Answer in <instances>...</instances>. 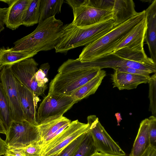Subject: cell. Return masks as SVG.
<instances>
[{
    "label": "cell",
    "instance_id": "cell-1",
    "mask_svg": "<svg viewBox=\"0 0 156 156\" xmlns=\"http://www.w3.org/2000/svg\"><path fill=\"white\" fill-rule=\"evenodd\" d=\"M145 17V10L138 12L98 40L86 46L78 58L82 62H90L114 52L132 29Z\"/></svg>",
    "mask_w": 156,
    "mask_h": 156
},
{
    "label": "cell",
    "instance_id": "cell-2",
    "mask_svg": "<svg viewBox=\"0 0 156 156\" xmlns=\"http://www.w3.org/2000/svg\"><path fill=\"white\" fill-rule=\"evenodd\" d=\"M63 23L55 16L39 23L35 29L14 43V51H25L37 54L55 49L60 38Z\"/></svg>",
    "mask_w": 156,
    "mask_h": 156
},
{
    "label": "cell",
    "instance_id": "cell-3",
    "mask_svg": "<svg viewBox=\"0 0 156 156\" xmlns=\"http://www.w3.org/2000/svg\"><path fill=\"white\" fill-rule=\"evenodd\" d=\"M112 19L92 25L78 27L72 23L63 25L56 53L66 54L69 50L86 46L98 40L115 27Z\"/></svg>",
    "mask_w": 156,
    "mask_h": 156
},
{
    "label": "cell",
    "instance_id": "cell-4",
    "mask_svg": "<svg viewBox=\"0 0 156 156\" xmlns=\"http://www.w3.org/2000/svg\"><path fill=\"white\" fill-rule=\"evenodd\" d=\"M73 9L72 23L82 27L94 25L112 19V10L101 8L98 0H66Z\"/></svg>",
    "mask_w": 156,
    "mask_h": 156
},
{
    "label": "cell",
    "instance_id": "cell-5",
    "mask_svg": "<svg viewBox=\"0 0 156 156\" xmlns=\"http://www.w3.org/2000/svg\"><path fill=\"white\" fill-rule=\"evenodd\" d=\"M101 70L92 68L63 73H58L49 83L48 94L70 96L98 75Z\"/></svg>",
    "mask_w": 156,
    "mask_h": 156
},
{
    "label": "cell",
    "instance_id": "cell-6",
    "mask_svg": "<svg viewBox=\"0 0 156 156\" xmlns=\"http://www.w3.org/2000/svg\"><path fill=\"white\" fill-rule=\"evenodd\" d=\"M77 102L71 96L48 94L38 108L36 120L38 125L61 117Z\"/></svg>",
    "mask_w": 156,
    "mask_h": 156
},
{
    "label": "cell",
    "instance_id": "cell-7",
    "mask_svg": "<svg viewBox=\"0 0 156 156\" xmlns=\"http://www.w3.org/2000/svg\"><path fill=\"white\" fill-rule=\"evenodd\" d=\"M6 136L9 149L23 147L36 142L40 144L41 140L38 126L25 119L13 121Z\"/></svg>",
    "mask_w": 156,
    "mask_h": 156
},
{
    "label": "cell",
    "instance_id": "cell-8",
    "mask_svg": "<svg viewBox=\"0 0 156 156\" xmlns=\"http://www.w3.org/2000/svg\"><path fill=\"white\" fill-rule=\"evenodd\" d=\"M89 130L87 124L73 121L61 133L43 146L41 156L57 155L76 138Z\"/></svg>",
    "mask_w": 156,
    "mask_h": 156
},
{
    "label": "cell",
    "instance_id": "cell-9",
    "mask_svg": "<svg viewBox=\"0 0 156 156\" xmlns=\"http://www.w3.org/2000/svg\"><path fill=\"white\" fill-rule=\"evenodd\" d=\"M89 131L97 151L115 156H126V153L113 140L94 115L87 117Z\"/></svg>",
    "mask_w": 156,
    "mask_h": 156
},
{
    "label": "cell",
    "instance_id": "cell-10",
    "mask_svg": "<svg viewBox=\"0 0 156 156\" xmlns=\"http://www.w3.org/2000/svg\"><path fill=\"white\" fill-rule=\"evenodd\" d=\"M38 66L37 63L31 58L11 65L12 72L17 80L37 97L44 94L47 88L41 86L36 80Z\"/></svg>",
    "mask_w": 156,
    "mask_h": 156
},
{
    "label": "cell",
    "instance_id": "cell-11",
    "mask_svg": "<svg viewBox=\"0 0 156 156\" xmlns=\"http://www.w3.org/2000/svg\"><path fill=\"white\" fill-rule=\"evenodd\" d=\"M0 70L1 82L9 103L13 120H24L19 98L18 81L12 72L11 65L4 66Z\"/></svg>",
    "mask_w": 156,
    "mask_h": 156
},
{
    "label": "cell",
    "instance_id": "cell-12",
    "mask_svg": "<svg viewBox=\"0 0 156 156\" xmlns=\"http://www.w3.org/2000/svg\"><path fill=\"white\" fill-rule=\"evenodd\" d=\"M18 87L20 103L24 119L38 126L36 115L39 98L18 81Z\"/></svg>",
    "mask_w": 156,
    "mask_h": 156
},
{
    "label": "cell",
    "instance_id": "cell-13",
    "mask_svg": "<svg viewBox=\"0 0 156 156\" xmlns=\"http://www.w3.org/2000/svg\"><path fill=\"white\" fill-rule=\"evenodd\" d=\"M145 11L147 27L144 40L148 47L150 58L156 63V0Z\"/></svg>",
    "mask_w": 156,
    "mask_h": 156
},
{
    "label": "cell",
    "instance_id": "cell-14",
    "mask_svg": "<svg viewBox=\"0 0 156 156\" xmlns=\"http://www.w3.org/2000/svg\"><path fill=\"white\" fill-rule=\"evenodd\" d=\"M146 27L145 16L132 29L125 39L116 47L114 52L124 48L137 51H144V43Z\"/></svg>",
    "mask_w": 156,
    "mask_h": 156
},
{
    "label": "cell",
    "instance_id": "cell-15",
    "mask_svg": "<svg viewBox=\"0 0 156 156\" xmlns=\"http://www.w3.org/2000/svg\"><path fill=\"white\" fill-rule=\"evenodd\" d=\"M71 122L66 117H61L39 125L41 140L42 146L47 144L66 128Z\"/></svg>",
    "mask_w": 156,
    "mask_h": 156
},
{
    "label": "cell",
    "instance_id": "cell-16",
    "mask_svg": "<svg viewBox=\"0 0 156 156\" xmlns=\"http://www.w3.org/2000/svg\"><path fill=\"white\" fill-rule=\"evenodd\" d=\"M111 77L113 87L119 90L135 89L140 84L147 83L150 77L116 70Z\"/></svg>",
    "mask_w": 156,
    "mask_h": 156
},
{
    "label": "cell",
    "instance_id": "cell-17",
    "mask_svg": "<svg viewBox=\"0 0 156 156\" xmlns=\"http://www.w3.org/2000/svg\"><path fill=\"white\" fill-rule=\"evenodd\" d=\"M31 0H15L8 7L5 20L7 27L14 30L22 25L24 13Z\"/></svg>",
    "mask_w": 156,
    "mask_h": 156
},
{
    "label": "cell",
    "instance_id": "cell-18",
    "mask_svg": "<svg viewBox=\"0 0 156 156\" xmlns=\"http://www.w3.org/2000/svg\"><path fill=\"white\" fill-rule=\"evenodd\" d=\"M112 19L115 27L137 14L132 0H114Z\"/></svg>",
    "mask_w": 156,
    "mask_h": 156
},
{
    "label": "cell",
    "instance_id": "cell-19",
    "mask_svg": "<svg viewBox=\"0 0 156 156\" xmlns=\"http://www.w3.org/2000/svg\"><path fill=\"white\" fill-rule=\"evenodd\" d=\"M148 118L140 123L138 133L129 156H141L150 146Z\"/></svg>",
    "mask_w": 156,
    "mask_h": 156
},
{
    "label": "cell",
    "instance_id": "cell-20",
    "mask_svg": "<svg viewBox=\"0 0 156 156\" xmlns=\"http://www.w3.org/2000/svg\"><path fill=\"white\" fill-rule=\"evenodd\" d=\"M106 75L105 71L101 69L98 75L76 90L70 96L77 102L94 94Z\"/></svg>",
    "mask_w": 156,
    "mask_h": 156
},
{
    "label": "cell",
    "instance_id": "cell-21",
    "mask_svg": "<svg viewBox=\"0 0 156 156\" xmlns=\"http://www.w3.org/2000/svg\"><path fill=\"white\" fill-rule=\"evenodd\" d=\"M37 54L25 51H14L12 48H0V69L4 66L31 58Z\"/></svg>",
    "mask_w": 156,
    "mask_h": 156
},
{
    "label": "cell",
    "instance_id": "cell-22",
    "mask_svg": "<svg viewBox=\"0 0 156 156\" xmlns=\"http://www.w3.org/2000/svg\"><path fill=\"white\" fill-rule=\"evenodd\" d=\"M64 2L63 0H41L39 22L60 12Z\"/></svg>",
    "mask_w": 156,
    "mask_h": 156
},
{
    "label": "cell",
    "instance_id": "cell-23",
    "mask_svg": "<svg viewBox=\"0 0 156 156\" xmlns=\"http://www.w3.org/2000/svg\"><path fill=\"white\" fill-rule=\"evenodd\" d=\"M0 119L7 131L13 120L9 102L0 82Z\"/></svg>",
    "mask_w": 156,
    "mask_h": 156
},
{
    "label": "cell",
    "instance_id": "cell-24",
    "mask_svg": "<svg viewBox=\"0 0 156 156\" xmlns=\"http://www.w3.org/2000/svg\"><path fill=\"white\" fill-rule=\"evenodd\" d=\"M41 0H31L23 16L22 25L26 27L34 25L39 22Z\"/></svg>",
    "mask_w": 156,
    "mask_h": 156
},
{
    "label": "cell",
    "instance_id": "cell-25",
    "mask_svg": "<svg viewBox=\"0 0 156 156\" xmlns=\"http://www.w3.org/2000/svg\"><path fill=\"white\" fill-rule=\"evenodd\" d=\"M96 151L92 138L88 130L73 156H91Z\"/></svg>",
    "mask_w": 156,
    "mask_h": 156
},
{
    "label": "cell",
    "instance_id": "cell-26",
    "mask_svg": "<svg viewBox=\"0 0 156 156\" xmlns=\"http://www.w3.org/2000/svg\"><path fill=\"white\" fill-rule=\"evenodd\" d=\"M149 85V98L150 101L149 109L153 115H156V74L150 77L148 82Z\"/></svg>",
    "mask_w": 156,
    "mask_h": 156
},
{
    "label": "cell",
    "instance_id": "cell-27",
    "mask_svg": "<svg viewBox=\"0 0 156 156\" xmlns=\"http://www.w3.org/2000/svg\"><path fill=\"white\" fill-rule=\"evenodd\" d=\"M87 132L83 134L73 140L59 153L58 156H73Z\"/></svg>",
    "mask_w": 156,
    "mask_h": 156
},
{
    "label": "cell",
    "instance_id": "cell-28",
    "mask_svg": "<svg viewBox=\"0 0 156 156\" xmlns=\"http://www.w3.org/2000/svg\"><path fill=\"white\" fill-rule=\"evenodd\" d=\"M42 147V145L36 142L20 149L25 156H41Z\"/></svg>",
    "mask_w": 156,
    "mask_h": 156
},
{
    "label": "cell",
    "instance_id": "cell-29",
    "mask_svg": "<svg viewBox=\"0 0 156 156\" xmlns=\"http://www.w3.org/2000/svg\"><path fill=\"white\" fill-rule=\"evenodd\" d=\"M150 146L156 148V117L152 115L148 118Z\"/></svg>",
    "mask_w": 156,
    "mask_h": 156
},
{
    "label": "cell",
    "instance_id": "cell-30",
    "mask_svg": "<svg viewBox=\"0 0 156 156\" xmlns=\"http://www.w3.org/2000/svg\"><path fill=\"white\" fill-rule=\"evenodd\" d=\"M115 70L148 77H150V74H151L146 71L127 67H119L116 68Z\"/></svg>",
    "mask_w": 156,
    "mask_h": 156
},
{
    "label": "cell",
    "instance_id": "cell-31",
    "mask_svg": "<svg viewBox=\"0 0 156 156\" xmlns=\"http://www.w3.org/2000/svg\"><path fill=\"white\" fill-rule=\"evenodd\" d=\"M35 78L37 82L42 87H47L46 83L48 82L47 76L40 69L36 73Z\"/></svg>",
    "mask_w": 156,
    "mask_h": 156
},
{
    "label": "cell",
    "instance_id": "cell-32",
    "mask_svg": "<svg viewBox=\"0 0 156 156\" xmlns=\"http://www.w3.org/2000/svg\"><path fill=\"white\" fill-rule=\"evenodd\" d=\"M8 9V8L0 9V33L4 29L5 20Z\"/></svg>",
    "mask_w": 156,
    "mask_h": 156
},
{
    "label": "cell",
    "instance_id": "cell-33",
    "mask_svg": "<svg viewBox=\"0 0 156 156\" xmlns=\"http://www.w3.org/2000/svg\"><path fill=\"white\" fill-rule=\"evenodd\" d=\"M5 156H25L20 148L8 149Z\"/></svg>",
    "mask_w": 156,
    "mask_h": 156
},
{
    "label": "cell",
    "instance_id": "cell-34",
    "mask_svg": "<svg viewBox=\"0 0 156 156\" xmlns=\"http://www.w3.org/2000/svg\"><path fill=\"white\" fill-rule=\"evenodd\" d=\"M9 149L5 141L0 137V156L5 155Z\"/></svg>",
    "mask_w": 156,
    "mask_h": 156
},
{
    "label": "cell",
    "instance_id": "cell-35",
    "mask_svg": "<svg viewBox=\"0 0 156 156\" xmlns=\"http://www.w3.org/2000/svg\"><path fill=\"white\" fill-rule=\"evenodd\" d=\"M141 156H156V148L150 146Z\"/></svg>",
    "mask_w": 156,
    "mask_h": 156
},
{
    "label": "cell",
    "instance_id": "cell-36",
    "mask_svg": "<svg viewBox=\"0 0 156 156\" xmlns=\"http://www.w3.org/2000/svg\"><path fill=\"white\" fill-rule=\"evenodd\" d=\"M39 69H41L47 76L49 70L50 69V66L48 63H46L41 64Z\"/></svg>",
    "mask_w": 156,
    "mask_h": 156
},
{
    "label": "cell",
    "instance_id": "cell-37",
    "mask_svg": "<svg viewBox=\"0 0 156 156\" xmlns=\"http://www.w3.org/2000/svg\"><path fill=\"white\" fill-rule=\"evenodd\" d=\"M7 131L5 128L3 123L0 119V133L6 134Z\"/></svg>",
    "mask_w": 156,
    "mask_h": 156
},
{
    "label": "cell",
    "instance_id": "cell-38",
    "mask_svg": "<svg viewBox=\"0 0 156 156\" xmlns=\"http://www.w3.org/2000/svg\"><path fill=\"white\" fill-rule=\"evenodd\" d=\"M91 156H115L109 155L104 153H101L98 151H96Z\"/></svg>",
    "mask_w": 156,
    "mask_h": 156
},
{
    "label": "cell",
    "instance_id": "cell-39",
    "mask_svg": "<svg viewBox=\"0 0 156 156\" xmlns=\"http://www.w3.org/2000/svg\"><path fill=\"white\" fill-rule=\"evenodd\" d=\"M15 0H0V1L7 3L9 7L12 5Z\"/></svg>",
    "mask_w": 156,
    "mask_h": 156
},
{
    "label": "cell",
    "instance_id": "cell-40",
    "mask_svg": "<svg viewBox=\"0 0 156 156\" xmlns=\"http://www.w3.org/2000/svg\"><path fill=\"white\" fill-rule=\"evenodd\" d=\"M58 154L57 155H54V156H58Z\"/></svg>",
    "mask_w": 156,
    "mask_h": 156
},
{
    "label": "cell",
    "instance_id": "cell-41",
    "mask_svg": "<svg viewBox=\"0 0 156 156\" xmlns=\"http://www.w3.org/2000/svg\"></svg>",
    "mask_w": 156,
    "mask_h": 156
},
{
    "label": "cell",
    "instance_id": "cell-42",
    "mask_svg": "<svg viewBox=\"0 0 156 156\" xmlns=\"http://www.w3.org/2000/svg\"><path fill=\"white\" fill-rule=\"evenodd\" d=\"M1 8H0V9Z\"/></svg>",
    "mask_w": 156,
    "mask_h": 156
},
{
    "label": "cell",
    "instance_id": "cell-43",
    "mask_svg": "<svg viewBox=\"0 0 156 156\" xmlns=\"http://www.w3.org/2000/svg\"></svg>",
    "mask_w": 156,
    "mask_h": 156
}]
</instances>
